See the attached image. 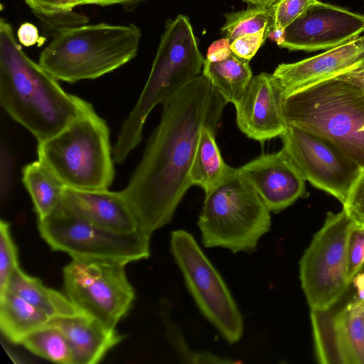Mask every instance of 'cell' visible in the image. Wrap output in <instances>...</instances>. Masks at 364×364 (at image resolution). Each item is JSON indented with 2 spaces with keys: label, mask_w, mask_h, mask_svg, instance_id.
I'll return each mask as SVG.
<instances>
[{
  "label": "cell",
  "mask_w": 364,
  "mask_h": 364,
  "mask_svg": "<svg viewBox=\"0 0 364 364\" xmlns=\"http://www.w3.org/2000/svg\"><path fill=\"white\" fill-rule=\"evenodd\" d=\"M269 32V30L263 29L255 33L238 37L230 43L232 53L250 61L264 43Z\"/></svg>",
  "instance_id": "1f68e13d"
},
{
  "label": "cell",
  "mask_w": 364,
  "mask_h": 364,
  "mask_svg": "<svg viewBox=\"0 0 364 364\" xmlns=\"http://www.w3.org/2000/svg\"><path fill=\"white\" fill-rule=\"evenodd\" d=\"M364 15L318 1L284 29L279 46L289 50H328L360 37Z\"/></svg>",
  "instance_id": "5bb4252c"
},
{
  "label": "cell",
  "mask_w": 364,
  "mask_h": 364,
  "mask_svg": "<svg viewBox=\"0 0 364 364\" xmlns=\"http://www.w3.org/2000/svg\"><path fill=\"white\" fill-rule=\"evenodd\" d=\"M59 328L70 347L73 364H95L124 338L116 328L81 313L52 318L48 323Z\"/></svg>",
  "instance_id": "d6986e66"
},
{
  "label": "cell",
  "mask_w": 364,
  "mask_h": 364,
  "mask_svg": "<svg viewBox=\"0 0 364 364\" xmlns=\"http://www.w3.org/2000/svg\"><path fill=\"white\" fill-rule=\"evenodd\" d=\"M170 251L200 313L228 343L238 342L244 331L241 312L194 237L184 230L172 231Z\"/></svg>",
  "instance_id": "9c48e42d"
},
{
  "label": "cell",
  "mask_w": 364,
  "mask_h": 364,
  "mask_svg": "<svg viewBox=\"0 0 364 364\" xmlns=\"http://www.w3.org/2000/svg\"><path fill=\"white\" fill-rule=\"evenodd\" d=\"M216 130L210 127L202 129L189 173L192 186H200L205 193L237 171V168L228 166L223 159L215 141Z\"/></svg>",
  "instance_id": "44dd1931"
},
{
  "label": "cell",
  "mask_w": 364,
  "mask_h": 364,
  "mask_svg": "<svg viewBox=\"0 0 364 364\" xmlns=\"http://www.w3.org/2000/svg\"><path fill=\"white\" fill-rule=\"evenodd\" d=\"M50 319L15 293L8 289L0 293V328L4 336L12 343L21 345Z\"/></svg>",
  "instance_id": "7402d4cb"
},
{
  "label": "cell",
  "mask_w": 364,
  "mask_h": 364,
  "mask_svg": "<svg viewBox=\"0 0 364 364\" xmlns=\"http://www.w3.org/2000/svg\"><path fill=\"white\" fill-rule=\"evenodd\" d=\"M237 169L271 212H280L307 195L306 179L283 149L263 154Z\"/></svg>",
  "instance_id": "9a60e30c"
},
{
  "label": "cell",
  "mask_w": 364,
  "mask_h": 364,
  "mask_svg": "<svg viewBox=\"0 0 364 364\" xmlns=\"http://www.w3.org/2000/svg\"><path fill=\"white\" fill-rule=\"evenodd\" d=\"M204 62L189 18L180 14L168 20L146 82L122 124L112 151L115 163H122L140 143L144 124L154 107L200 75Z\"/></svg>",
  "instance_id": "277c9868"
},
{
  "label": "cell",
  "mask_w": 364,
  "mask_h": 364,
  "mask_svg": "<svg viewBox=\"0 0 364 364\" xmlns=\"http://www.w3.org/2000/svg\"><path fill=\"white\" fill-rule=\"evenodd\" d=\"M16 38L11 25L0 21V102L38 142L57 134L93 107L66 92L58 80L31 60Z\"/></svg>",
  "instance_id": "7a4b0ae2"
},
{
  "label": "cell",
  "mask_w": 364,
  "mask_h": 364,
  "mask_svg": "<svg viewBox=\"0 0 364 364\" xmlns=\"http://www.w3.org/2000/svg\"><path fill=\"white\" fill-rule=\"evenodd\" d=\"M32 11L64 9L65 0H24Z\"/></svg>",
  "instance_id": "8d00e7d4"
},
{
  "label": "cell",
  "mask_w": 364,
  "mask_h": 364,
  "mask_svg": "<svg viewBox=\"0 0 364 364\" xmlns=\"http://www.w3.org/2000/svg\"><path fill=\"white\" fill-rule=\"evenodd\" d=\"M39 21L44 37L53 38L68 28L87 24L89 19L73 9L32 11Z\"/></svg>",
  "instance_id": "83f0119b"
},
{
  "label": "cell",
  "mask_w": 364,
  "mask_h": 364,
  "mask_svg": "<svg viewBox=\"0 0 364 364\" xmlns=\"http://www.w3.org/2000/svg\"><path fill=\"white\" fill-rule=\"evenodd\" d=\"M318 0H277L271 6L273 23L271 28L284 30L292 21Z\"/></svg>",
  "instance_id": "f546056e"
},
{
  "label": "cell",
  "mask_w": 364,
  "mask_h": 364,
  "mask_svg": "<svg viewBox=\"0 0 364 364\" xmlns=\"http://www.w3.org/2000/svg\"><path fill=\"white\" fill-rule=\"evenodd\" d=\"M287 125L333 142L364 171V91L336 77L283 98Z\"/></svg>",
  "instance_id": "3957f363"
},
{
  "label": "cell",
  "mask_w": 364,
  "mask_h": 364,
  "mask_svg": "<svg viewBox=\"0 0 364 364\" xmlns=\"http://www.w3.org/2000/svg\"><path fill=\"white\" fill-rule=\"evenodd\" d=\"M363 58L364 36H360L317 55L296 63L280 64L272 74L284 97L348 71Z\"/></svg>",
  "instance_id": "e0dca14e"
},
{
  "label": "cell",
  "mask_w": 364,
  "mask_h": 364,
  "mask_svg": "<svg viewBox=\"0 0 364 364\" xmlns=\"http://www.w3.org/2000/svg\"><path fill=\"white\" fill-rule=\"evenodd\" d=\"M81 0H65L64 9H73L78 6Z\"/></svg>",
  "instance_id": "7bdbcfd3"
},
{
  "label": "cell",
  "mask_w": 364,
  "mask_h": 364,
  "mask_svg": "<svg viewBox=\"0 0 364 364\" xmlns=\"http://www.w3.org/2000/svg\"><path fill=\"white\" fill-rule=\"evenodd\" d=\"M225 17L221 34L230 43L244 35L255 33L263 29L270 31L273 23L271 6H255L240 11L228 13Z\"/></svg>",
  "instance_id": "4316f807"
},
{
  "label": "cell",
  "mask_w": 364,
  "mask_h": 364,
  "mask_svg": "<svg viewBox=\"0 0 364 364\" xmlns=\"http://www.w3.org/2000/svg\"><path fill=\"white\" fill-rule=\"evenodd\" d=\"M245 2L249 3L254 6H269L277 0H242Z\"/></svg>",
  "instance_id": "b9f144b4"
},
{
  "label": "cell",
  "mask_w": 364,
  "mask_h": 364,
  "mask_svg": "<svg viewBox=\"0 0 364 364\" xmlns=\"http://www.w3.org/2000/svg\"><path fill=\"white\" fill-rule=\"evenodd\" d=\"M19 267L17 247L12 238L10 224L0 222V293L6 291L14 271Z\"/></svg>",
  "instance_id": "f1b7e54d"
},
{
  "label": "cell",
  "mask_w": 364,
  "mask_h": 364,
  "mask_svg": "<svg viewBox=\"0 0 364 364\" xmlns=\"http://www.w3.org/2000/svg\"><path fill=\"white\" fill-rule=\"evenodd\" d=\"M126 265L108 260L72 259L63 271L65 294L82 313L116 328L135 299Z\"/></svg>",
  "instance_id": "8fae6325"
},
{
  "label": "cell",
  "mask_w": 364,
  "mask_h": 364,
  "mask_svg": "<svg viewBox=\"0 0 364 364\" xmlns=\"http://www.w3.org/2000/svg\"><path fill=\"white\" fill-rule=\"evenodd\" d=\"M42 358L60 364H73V353L63 333L48 323L29 335L21 344Z\"/></svg>",
  "instance_id": "484cf974"
},
{
  "label": "cell",
  "mask_w": 364,
  "mask_h": 364,
  "mask_svg": "<svg viewBox=\"0 0 364 364\" xmlns=\"http://www.w3.org/2000/svg\"><path fill=\"white\" fill-rule=\"evenodd\" d=\"M227 104L203 74L162 102L160 122L122 191L141 232L151 236L172 220L192 186L189 173L200 132L218 127Z\"/></svg>",
  "instance_id": "6da1fadb"
},
{
  "label": "cell",
  "mask_w": 364,
  "mask_h": 364,
  "mask_svg": "<svg viewBox=\"0 0 364 364\" xmlns=\"http://www.w3.org/2000/svg\"><path fill=\"white\" fill-rule=\"evenodd\" d=\"M284 34V30L283 29L271 28L267 37L270 38L271 41L276 42L277 45L279 46L283 42Z\"/></svg>",
  "instance_id": "60d3db41"
},
{
  "label": "cell",
  "mask_w": 364,
  "mask_h": 364,
  "mask_svg": "<svg viewBox=\"0 0 364 364\" xmlns=\"http://www.w3.org/2000/svg\"><path fill=\"white\" fill-rule=\"evenodd\" d=\"M6 289L24 299L51 319L82 313L65 294L46 286L40 279L28 274L20 266L12 273Z\"/></svg>",
  "instance_id": "ffe728a7"
},
{
  "label": "cell",
  "mask_w": 364,
  "mask_h": 364,
  "mask_svg": "<svg viewBox=\"0 0 364 364\" xmlns=\"http://www.w3.org/2000/svg\"><path fill=\"white\" fill-rule=\"evenodd\" d=\"M37 154L66 187L109 189L114 181L109 129L93 107L57 134L38 142Z\"/></svg>",
  "instance_id": "8992f818"
},
{
  "label": "cell",
  "mask_w": 364,
  "mask_h": 364,
  "mask_svg": "<svg viewBox=\"0 0 364 364\" xmlns=\"http://www.w3.org/2000/svg\"><path fill=\"white\" fill-rule=\"evenodd\" d=\"M22 181L31 198L38 220L62 206L66 186L42 161L38 159L26 164L22 170Z\"/></svg>",
  "instance_id": "603a6c76"
},
{
  "label": "cell",
  "mask_w": 364,
  "mask_h": 364,
  "mask_svg": "<svg viewBox=\"0 0 364 364\" xmlns=\"http://www.w3.org/2000/svg\"><path fill=\"white\" fill-rule=\"evenodd\" d=\"M232 53L230 42L225 38L213 41L207 50L205 60L218 62L228 58Z\"/></svg>",
  "instance_id": "e575fe53"
},
{
  "label": "cell",
  "mask_w": 364,
  "mask_h": 364,
  "mask_svg": "<svg viewBox=\"0 0 364 364\" xmlns=\"http://www.w3.org/2000/svg\"><path fill=\"white\" fill-rule=\"evenodd\" d=\"M1 200L7 196L12 178V159L7 148L1 146Z\"/></svg>",
  "instance_id": "836d02e7"
},
{
  "label": "cell",
  "mask_w": 364,
  "mask_h": 364,
  "mask_svg": "<svg viewBox=\"0 0 364 364\" xmlns=\"http://www.w3.org/2000/svg\"><path fill=\"white\" fill-rule=\"evenodd\" d=\"M363 68H364V58L352 69Z\"/></svg>",
  "instance_id": "ee69618b"
},
{
  "label": "cell",
  "mask_w": 364,
  "mask_h": 364,
  "mask_svg": "<svg viewBox=\"0 0 364 364\" xmlns=\"http://www.w3.org/2000/svg\"><path fill=\"white\" fill-rule=\"evenodd\" d=\"M314 351L323 364H364V299L355 294L342 306L311 309Z\"/></svg>",
  "instance_id": "4fadbf2b"
},
{
  "label": "cell",
  "mask_w": 364,
  "mask_h": 364,
  "mask_svg": "<svg viewBox=\"0 0 364 364\" xmlns=\"http://www.w3.org/2000/svg\"><path fill=\"white\" fill-rule=\"evenodd\" d=\"M159 314L164 327L165 338L181 363H234L228 358L211 352L196 351L187 343L180 326L172 319L171 304L163 298L159 302Z\"/></svg>",
  "instance_id": "d4e9b609"
},
{
  "label": "cell",
  "mask_w": 364,
  "mask_h": 364,
  "mask_svg": "<svg viewBox=\"0 0 364 364\" xmlns=\"http://www.w3.org/2000/svg\"><path fill=\"white\" fill-rule=\"evenodd\" d=\"M336 77L349 82L364 91V68L350 69L338 75Z\"/></svg>",
  "instance_id": "74e56055"
},
{
  "label": "cell",
  "mask_w": 364,
  "mask_h": 364,
  "mask_svg": "<svg viewBox=\"0 0 364 364\" xmlns=\"http://www.w3.org/2000/svg\"><path fill=\"white\" fill-rule=\"evenodd\" d=\"M249 62L234 53L218 62L205 59L202 74L209 80L227 103L235 105L253 77Z\"/></svg>",
  "instance_id": "cb8c5ba5"
},
{
  "label": "cell",
  "mask_w": 364,
  "mask_h": 364,
  "mask_svg": "<svg viewBox=\"0 0 364 364\" xmlns=\"http://www.w3.org/2000/svg\"><path fill=\"white\" fill-rule=\"evenodd\" d=\"M141 0H81L78 6L82 5H98L101 6H110L114 4H133Z\"/></svg>",
  "instance_id": "f35d334b"
},
{
  "label": "cell",
  "mask_w": 364,
  "mask_h": 364,
  "mask_svg": "<svg viewBox=\"0 0 364 364\" xmlns=\"http://www.w3.org/2000/svg\"><path fill=\"white\" fill-rule=\"evenodd\" d=\"M283 98L282 90L273 74L262 73L253 76L234 105L240 130L262 144L281 136L287 129Z\"/></svg>",
  "instance_id": "2e32d148"
},
{
  "label": "cell",
  "mask_w": 364,
  "mask_h": 364,
  "mask_svg": "<svg viewBox=\"0 0 364 364\" xmlns=\"http://www.w3.org/2000/svg\"><path fill=\"white\" fill-rule=\"evenodd\" d=\"M280 137L306 181L343 205L363 170L333 142L310 131L287 125Z\"/></svg>",
  "instance_id": "7c38bea8"
},
{
  "label": "cell",
  "mask_w": 364,
  "mask_h": 364,
  "mask_svg": "<svg viewBox=\"0 0 364 364\" xmlns=\"http://www.w3.org/2000/svg\"><path fill=\"white\" fill-rule=\"evenodd\" d=\"M41 237L54 251L72 259H99L128 264L150 256L151 235L139 230H109L73 215L63 206L38 220Z\"/></svg>",
  "instance_id": "30bf717a"
},
{
  "label": "cell",
  "mask_w": 364,
  "mask_h": 364,
  "mask_svg": "<svg viewBox=\"0 0 364 364\" xmlns=\"http://www.w3.org/2000/svg\"><path fill=\"white\" fill-rule=\"evenodd\" d=\"M343 208L358 225L364 227V171L351 189Z\"/></svg>",
  "instance_id": "d6a6232c"
},
{
  "label": "cell",
  "mask_w": 364,
  "mask_h": 364,
  "mask_svg": "<svg viewBox=\"0 0 364 364\" xmlns=\"http://www.w3.org/2000/svg\"><path fill=\"white\" fill-rule=\"evenodd\" d=\"M271 211L237 171L207 193L197 225L205 247L252 253L271 227Z\"/></svg>",
  "instance_id": "52a82bcc"
},
{
  "label": "cell",
  "mask_w": 364,
  "mask_h": 364,
  "mask_svg": "<svg viewBox=\"0 0 364 364\" xmlns=\"http://www.w3.org/2000/svg\"><path fill=\"white\" fill-rule=\"evenodd\" d=\"M364 267V227L356 225L353 230L348 247V276L352 283L353 277Z\"/></svg>",
  "instance_id": "4dcf8cb0"
},
{
  "label": "cell",
  "mask_w": 364,
  "mask_h": 364,
  "mask_svg": "<svg viewBox=\"0 0 364 364\" xmlns=\"http://www.w3.org/2000/svg\"><path fill=\"white\" fill-rule=\"evenodd\" d=\"M62 206L76 217L109 230L122 233L139 230L136 218L122 191L66 187Z\"/></svg>",
  "instance_id": "ac0fdd59"
},
{
  "label": "cell",
  "mask_w": 364,
  "mask_h": 364,
  "mask_svg": "<svg viewBox=\"0 0 364 364\" xmlns=\"http://www.w3.org/2000/svg\"><path fill=\"white\" fill-rule=\"evenodd\" d=\"M141 37V30L133 23L85 24L53 37L38 63L58 80L73 83L95 79L132 60Z\"/></svg>",
  "instance_id": "5b68a950"
},
{
  "label": "cell",
  "mask_w": 364,
  "mask_h": 364,
  "mask_svg": "<svg viewBox=\"0 0 364 364\" xmlns=\"http://www.w3.org/2000/svg\"><path fill=\"white\" fill-rule=\"evenodd\" d=\"M357 223L343 208L328 212L299 261V279L310 309H327L348 290V247Z\"/></svg>",
  "instance_id": "ba28073f"
},
{
  "label": "cell",
  "mask_w": 364,
  "mask_h": 364,
  "mask_svg": "<svg viewBox=\"0 0 364 364\" xmlns=\"http://www.w3.org/2000/svg\"><path fill=\"white\" fill-rule=\"evenodd\" d=\"M356 289L355 294L360 299H364V273L358 272L355 274L353 279L352 283Z\"/></svg>",
  "instance_id": "ab89813d"
},
{
  "label": "cell",
  "mask_w": 364,
  "mask_h": 364,
  "mask_svg": "<svg viewBox=\"0 0 364 364\" xmlns=\"http://www.w3.org/2000/svg\"><path fill=\"white\" fill-rule=\"evenodd\" d=\"M363 131H364V128H363Z\"/></svg>",
  "instance_id": "f6af8a7d"
},
{
  "label": "cell",
  "mask_w": 364,
  "mask_h": 364,
  "mask_svg": "<svg viewBox=\"0 0 364 364\" xmlns=\"http://www.w3.org/2000/svg\"><path fill=\"white\" fill-rule=\"evenodd\" d=\"M17 38L18 42L26 46L30 47L37 43L40 44L43 38L39 36L37 27L29 22L22 23L17 31Z\"/></svg>",
  "instance_id": "d590c367"
}]
</instances>
